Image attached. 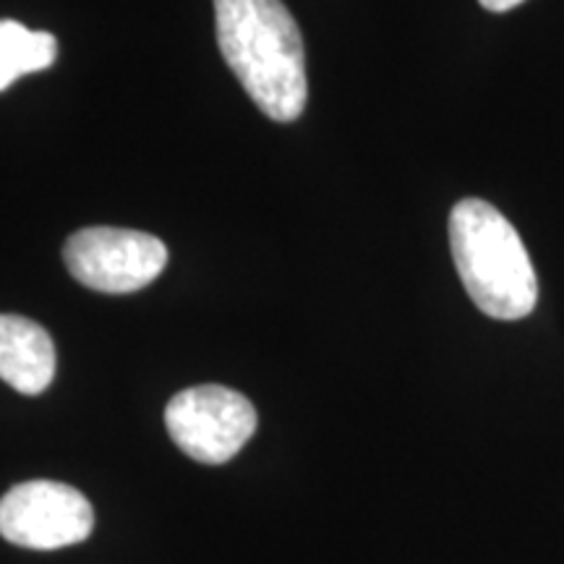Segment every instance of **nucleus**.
Here are the masks:
<instances>
[{"instance_id": "f257e3e1", "label": "nucleus", "mask_w": 564, "mask_h": 564, "mask_svg": "<svg viewBox=\"0 0 564 564\" xmlns=\"http://www.w3.org/2000/svg\"><path fill=\"white\" fill-rule=\"evenodd\" d=\"M217 45L267 118L291 123L308 100L306 47L282 0H215Z\"/></svg>"}, {"instance_id": "f03ea898", "label": "nucleus", "mask_w": 564, "mask_h": 564, "mask_svg": "<svg viewBox=\"0 0 564 564\" xmlns=\"http://www.w3.org/2000/svg\"><path fill=\"white\" fill-rule=\"evenodd\" d=\"M449 249L470 301L499 322L525 319L539 301V278L523 238L497 207L463 199L449 212Z\"/></svg>"}, {"instance_id": "7ed1b4c3", "label": "nucleus", "mask_w": 564, "mask_h": 564, "mask_svg": "<svg viewBox=\"0 0 564 564\" xmlns=\"http://www.w3.org/2000/svg\"><path fill=\"white\" fill-rule=\"evenodd\" d=\"M165 426L181 453L196 463L220 465L241 453L257 432V411L241 392L202 384L178 392L167 403Z\"/></svg>"}, {"instance_id": "20e7f679", "label": "nucleus", "mask_w": 564, "mask_h": 564, "mask_svg": "<svg viewBox=\"0 0 564 564\" xmlns=\"http://www.w3.org/2000/svg\"><path fill=\"white\" fill-rule=\"evenodd\" d=\"M70 278L97 293H133L160 278L167 249L150 232L129 228H84L63 246Z\"/></svg>"}, {"instance_id": "39448f33", "label": "nucleus", "mask_w": 564, "mask_h": 564, "mask_svg": "<svg viewBox=\"0 0 564 564\" xmlns=\"http://www.w3.org/2000/svg\"><path fill=\"white\" fill-rule=\"evenodd\" d=\"M91 528V505L68 484L26 481L0 499V535L17 546L51 552L79 544Z\"/></svg>"}, {"instance_id": "423d86ee", "label": "nucleus", "mask_w": 564, "mask_h": 564, "mask_svg": "<svg viewBox=\"0 0 564 564\" xmlns=\"http://www.w3.org/2000/svg\"><path fill=\"white\" fill-rule=\"evenodd\" d=\"M55 377L53 337L37 322L0 314V379L21 394H40Z\"/></svg>"}, {"instance_id": "0eeeda50", "label": "nucleus", "mask_w": 564, "mask_h": 564, "mask_svg": "<svg viewBox=\"0 0 564 564\" xmlns=\"http://www.w3.org/2000/svg\"><path fill=\"white\" fill-rule=\"evenodd\" d=\"M58 58V40L51 32L26 30L11 19H0V91L19 76L51 68Z\"/></svg>"}, {"instance_id": "6e6552de", "label": "nucleus", "mask_w": 564, "mask_h": 564, "mask_svg": "<svg viewBox=\"0 0 564 564\" xmlns=\"http://www.w3.org/2000/svg\"><path fill=\"white\" fill-rule=\"evenodd\" d=\"M478 3H481L486 11H494V13H505V11L514 9V6H520V3H523V0H478Z\"/></svg>"}]
</instances>
